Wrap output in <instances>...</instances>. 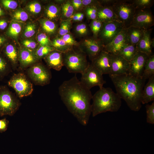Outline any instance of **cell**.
Instances as JSON below:
<instances>
[{"instance_id": "cell-24", "label": "cell", "mask_w": 154, "mask_h": 154, "mask_svg": "<svg viewBox=\"0 0 154 154\" xmlns=\"http://www.w3.org/2000/svg\"><path fill=\"white\" fill-rule=\"evenodd\" d=\"M39 22L44 32L48 35L52 36L58 33V28L54 22L44 18L40 19Z\"/></svg>"}, {"instance_id": "cell-44", "label": "cell", "mask_w": 154, "mask_h": 154, "mask_svg": "<svg viewBox=\"0 0 154 154\" xmlns=\"http://www.w3.org/2000/svg\"><path fill=\"white\" fill-rule=\"evenodd\" d=\"M1 3L5 8L11 9H16L18 5L17 3L14 0H3Z\"/></svg>"}, {"instance_id": "cell-46", "label": "cell", "mask_w": 154, "mask_h": 154, "mask_svg": "<svg viewBox=\"0 0 154 154\" xmlns=\"http://www.w3.org/2000/svg\"><path fill=\"white\" fill-rule=\"evenodd\" d=\"M70 1L75 12L79 11L83 8L82 0Z\"/></svg>"}, {"instance_id": "cell-10", "label": "cell", "mask_w": 154, "mask_h": 154, "mask_svg": "<svg viewBox=\"0 0 154 154\" xmlns=\"http://www.w3.org/2000/svg\"><path fill=\"white\" fill-rule=\"evenodd\" d=\"M124 28L123 23L118 21L103 23L97 38L102 42L105 46L110 42Z\"/></svg>"}, {"instance_id": "cell-19", "label": "cell", "mask_w": 154, "mask_h": 154, "mask_svg": "<svg viewBox=\"0 0 154 154\" xmlns=\"http://www.w3.org/2000/svg\"><path fill=\"white\" fill-rule=\"evenodd\" d=\"M152 30L151 29L145 30L143 38L136 45L138 51L149 55L152 54V48L154 47V39H151V37Z\"/></svg>"}, {"instance_id": "cell-30", "label": "cell", "mask_w": 154, "mask_h": 154, "mask_svg": "<svg viewBox=\"0 0 154 154\" xmlns=\"http://www.w3.org/2000/svg\"><path fill=\"white\" fill-rule=\"evenodd\" d=\"M74 31L76 36L80 37L88 36L90 30L87 25L84 23L77 24L74 28Z\"/></svg>"}, {"instance_id": "cell-20", "label": "cell", "mask_w": 154, "mask_h": 154, "mask_svg": "<svg viewBox=\"0 0 154 154\" xmlns=\"http://www.w3.org/2000/svg\"><path fill=\"white\" fill-rule=\"evenodd\" d=\"M97 19L103 23L118 21L112 7L108 6H100L98 7Z\"/></svg>"}, {"instance_id": "cell-35", "label": "cell", "mask_w": 154, "mask_h": 154, "mask_svg": "<svg viewBox=\"0 0 154 154\" xmlns=\"http://www.w3.org/2000/svg\"><path fill=\"white\" fill-rule=\"evenodd\" d=\"M103 23L98 19L91 20L89 27L93 36L98 38V35L101 30Z\"/></svg>"}, {"instance_id": "cell-9", "label": "cell", "mask_w": 154, "mask_h": 154, "mask_svg": "<svg viewBox=\"0 0 154 154\" xmlns=\"http://www.w3.org/2000/svg\"><path fill=\"white\" fill-rule=\"evenodd\" d=\"M81 74L80 82L90 90L96 86L101 88L106 83L104 79L103 74L91 63H89L86 68Z\"/></svg>"}, {"instance_id": "cell-49", "label": "cell", "mask_w": 154, "mask_h": 154, "mask_svg": "<svg viewBox=\"0 0 154 154\" xmlns=\"http://www.w3.org/2000/svg\"><path fill=\"white\" fill-rule=\"evenodd\" d=\"M117 0H99L100 3L102 6L112 7Z\"/></svg>"}, {"instance_id": "cell-14", "label": "cell", "mask_w": 154, "mask_h": 154, "mask_svg": "<svg viewBox=\"0 0 154 154\" xmlns=\"http://www.w3.org/2000/svg\"><path fill=\"white\" fill-rule=\"evenodd\" d=\"M111 70L110 74L119 75L128 74L129 62L119 55L110 54Z\"/></svg>"}, {"instance_id": "cell-21", "label": "cell", "mask_w": 154, "mask_h": 154, "mask_svg": "<svg viewBox=\"0 0 154 154\" xmlns=\"http://www.w3.org/2000/svg\"><path fill=\"white\" fill-rule=\"evenodd\" d=\"M145 31L132 26L126 29V36L129 44L137 45L143 38Z\"/></svg>"}, {"instance_id": "cell-18", "label": "cell", "mask_w": 154, "mask_h": 154, "mask_svg": "<svg viewBox=\"0 0 154 154\" xmlns=\"http://www.w3.org/2000/svg\"><path fill=\"white\" fill-rule=\"evenodd\" d=\"M50 68L60 71L64 66L63 53L56 50L51 52L44 58Z\"/></svg>"}, {"instance_id": "cell-31", "label": "cell", "mask_w": 154, "mask_h": 154, "mask_svg": "<svg viewBox=\"0 0 154 154\" xmlns=\"http://www.w3.org/2000/svg\"><path fill=\"white\" fill-rule=\"evenodd\" d=\"M22 28V26L19 23L13 21L11 23L7 33L10 37L16 38L21 33Z\"/></svg>"}, {"instance_id": "cell-17", "label": "cell", "mask_w": 154, "mask_h": 154, "mask_svg": "<svg viewBox=\"0 0 154 154\" xmlns=\"http://www.w3.org/2000/svg\"><path fill=\"white\" fill-rule=\"evenodd\" d=\"M38 60L35 51L24 47L20 48L19 50V61L21 68L31 66Z\"/></svg>"}, {"instance_id": "cell-5", "label": "cell", "mask_w": 154, "mask_h": 154, "mask_svg": "<svg viewBox=\"0 0 154 154\" xmlns=\"http://www.w3.org/2000/svg\"><path fill=\"white\" fill-rule=\"evenodd\" d=\"M117 20L125 28L129 27L133 20L136 9L131 0H117L112 7Z\"/></svg>"}, {"instance_id": "cell-53", "label": "cell", "mask_w": 154, "mask_h": 154, "mask_svg": "<svg viewBox=\"0 0 154 154\" xmlns=\"http://www.w3.org/2000/svg\"><path fill=\"white\" fill-rule=\"evenodd\" d=\"M4 13L3 10L0 7V16L3 15Z\"/></svg>"}, {"instance_id": "cell-4", "label": "cell", "mask_w": 154, "mask_h": 154, "mask_svg": "<svg viewBox=\"0 0 154 154\" xmlns=\"http://www.w3.org/2000/svg\"><path fill=\"white\" fill-rule=\"evenodd\" d=\"M86 55L80 50L73 48L63 53V61L65 66L70 73L82 74L88 67L89 63Z\"/></svg>"}, {"instance_id": "cell-42", "label": "cell", "mask_w": 154, "mask_h": 154, "mask_svg": "<svg viewBox=\"0 0 154 154\" xmlns=\"http://www.w3.org/2000/svg\"><path fill=\"white\" fill-rule=\"evenodd\" d=\"M67 44L72 47L78 46L79 43L77 41L72 35L68 33L63 36L60 37Z\"/></svg>"}, {"instance_id": "cell-27", "label": "cell", "mask_w": 154, "mask_h": 154, "mask_svg": "<svg viewBox=\"0 0 154 154\" xmlns=\"http://www.w3.org/2000/svg\"><path fill=\"white\" fill-rule=\"evenodd\" d=\"M5 53L13 66L16 67L19 61V51L15 46L11 44L7 45L5 48Z\"/></svg>"}, {"instance_id": "cell-36", "label": "cell", "mask_w": 154, "mask_h": 154, "mask_svg": "<svg viewBox=\"0 0 154 154\" xmlns=\"http://www.w3.org/2000/svg\"><path fill=\"white\" fill-rule=\"evenodd\" d=\"M29 18L27 13L22 9H19L12 14V18L14 21L19 23L26 21Z\"/></svg>"}, {"instance_id": "cell-1", "label": "cell", "mask_w": 154, "mask_h": 154, "mask_svg": "<svg viewBox=\"0 0 154 154\" xmlns=\"http://www.w3.org/2000/svg\"><path fill=\"white\" fill-rule=\"evenodd\" d=\"M59 94L68 110L84 126L88 122L92 113V95L76 75L64 81L58 88Z\"/></svg>"}, {"instance_id": "cell-41", "label": "cell", "mask_w": 154, "mask_h": 154, "mask_svg": "<svg viewBox=\"0 0 154 154\" xmlns=\"http://www.w3.org/2000/svg\"><path fill=\"white\" fill-rule=\"evenodd\" d=\"M98 7L93 6L85 7V14L88 19L92 20L97 19L98 8Z\"/></svg>"}, {"instance_id": "cell-28", "label": "cell", "mask_w": 154, "mask_h": 154, "mask_svg": "<svg viewBox=\"0 0 154 154\" xmlns=\"http://www.w3.org/2000/svg\"><path fill=\"white\" fill-rule=\"evenodd\" d=\"M51 46L55 50L63 53H65L73 48L67 44L59 36H56L52 40Z\"/></svg>"}, {"instance_id": "cell-45", "label": "cell", "mask_w": 154, "mask_h": 154, "mask_svg": "<svg viewBox=\"0 0 154 154\" xmlns=\"http://www.w3.org/2000/svg\"><path fill=\"white\" fill-rule=\"evenodd\" d=\"M82 1L83 7L93 6L98 7L100 6L99 0H82Z\"/></svg>"}, {"instance_id": "cell-48", "label": "cell", "mask_w": 154, "mask_h": 154, "mask_svg": "<svg viewBox=\"0 0 154 154\" xmlns=\"http://www.w3.org/2000/svg\"><path fill=\"white\" fill-rule=\"evenodd\" d=\"M9 121L6 118L0 119V132L1 133L6 131L8 128Z\"/></svg>"}, {"instance_id": "cell-8", "label": "cell", "mask_w": 154, "mask_h": 154, "mask_svg": "<svg viewBox=\"0 0 154 154\" xmlns=\"http://www.w3.org/2000/svg\"><path fill=\"white\" fill-rule=\"evenodd\" d=\"M79 49L88 56L92 61L104 50V45L98 38L93 36L84 38L79 43Z\"/></svg>"}, {"instance_id": "cell-15", "label": "cell", "mask_w": 154, "mask_h": 154, "mask_svg": "<svg viewBox=\"0 0 154 154\" xmlns=\"http://www.w3.org/2000/svg\"><path fill=\"white\" fill-rule=\"evenodd\" d=\"M128 44L126 29L124 28L110 42L104 46V50L110 54H117L124 47Z\"/></svg>"}, {"instance_id": "cell-34", "label": "cell", "mask_w": 154, "mask_h": 154, "mask_svg": "<svg viewBox=\"0 0 154 154\" xmlns=\"http://www.w3.org/2000/svg\"><path fill=\"white\" fill-rule=\"evenodd\" d=\"M55 50L51 46H39L35 51V55L38 60L44 58L52 51Z\"/></svg>"}, {"instance_id": "cell-2", "label": "cell", "mask_w": 154, "mask_h": 154, "mask_svg": "<svg viewBox=\"0 0 154 154\" xmlns=\"http://www.w3.org/2000/svg\"><path fill=\"white\" fill-rule=\"evenodd\" d=\"M109 75L120 98L125 100L131 110H139L142 106V92L146 80L128 74Z\"/></svg>"}, {"instance_id": "cell-52", "label": "cell", "mask_w": 154, "mask_h": 154, "mask_svg": "<svg viewBox=\"0 0 154 154\" xmlns=\"http://www.w3.org/2000/svg\"><path fill=\"white\" fill-rule=\"evenodd\" d=\"M5 40L4 37L0 36V45L3 43Z\"/></svg>"}, {"instance_id": "cell-11", "label": "cell", "mask_w": 154, "mask_h": 154, "mask_svg": "<svg viewBox=\"0 0 154 154\" xmlns=\"http://www.w3.org/2000/svg\"><path fill=\"white\" fill-rule=\"evenodd\" d=\"M27 74L35 84L42 86L49 83L51 77L49 70L41 64L31 66L28 69Z\"/></svg>"}, {"instance_id": "cell-51", "label": "cell", "mask_w": 154, "mask_h": 154, "mask_svg": "<svg viewBox=\"0 0 154 154\" xmlns=\"http://www.w3.org/2000/svg\"><path fill=\"white\" fill-rule=\"evenodd\" d=\"M78 17L77 21L80 22L82 21L84 19V15L83 13L80 12H78Z\"/></svg>"}, {"instance_id": "cell-13", "label": "cell", "mask_w": 154, "mask_h": 154, "mask_svg": "<svg viewBox=\"0 0 154 154\" xmlns=\"http://www.w3.org/2000/svg\"><path fill=\"white\" fill-rule=\"evenodd\" d=\"M150 56L138 51L129 62L128 74L133 76L142 77L144 66Z\"/></svg>"}, {"instance_id": "cell-16", "label": "cell", "mask_w": 154, "mask_h": 154, "mask_svg": "<svg viewBox=\"0 0 154 154\" xmlns=\"http://www.w3.org/2000/svg\"><path fill=\"white\" fill-rule=\"evenodd\" d=\"M92 64L103 74H110L111 70L110 54L104 50L92 61Z\"/></svg>"}, {"instance_id": "cell-6", "label": "cell", "mask_w": 154, "mask_h": 154, "mask_svg": "<svg viewBox=\"0 0 154 154\" xmlns=\"http://www.w3.org/2000/svg\"><path fill=\"white\" fill-rule=\"evenodd\" d=\"M20 105L19 100L7 89H0V116H12Z\"/></svg>"}, {"instance_id": "cell-38", "label": "cell", "mask_w": 154, "mask_h": 154, "mask_svg": "<svg viewBox=\"0 0 154 154\" xmlns=\"http://www.w3.org/2000/svg\"><path fill=\"white\" fill-rule=\"evenodd\" d=\"M146 113V121L150 124H154V102L151 104L145 106Z\"/></svg>"}, {"instance_id": "cell-33", "label": "cell", "mask_w": 154, "mask_h": 154, "mask_svg": "<svg viewBox=\"0 0 154 154\" xmlns=\"http://www.w3.org/2000/svg\"><path fill=\"white\" fill-rule=\"evenodd\" d=\"M136 10L150 9L154 3L153 0H131Z\"/></svg>"}, {"instance_id": "cell-47", "label": "cell", "mask_w": 154, "mask_h": 154, "mask_svg": "<svg viewBox=\"0 0 154 154\" xmlns=\"http://www.w3.org/2000/svg\"><path fill=\"white\" fill-rule=\"evenodd\" d=\"M7 65L6 62L0 56V76L3 75L7 71Z\"/></svg>"}, {"instance_id": "cell-29", "label": "cell", "mask_w": 154, "mask_h": 154, "mask_svg": "<svg viewBox=\"0 0 154 154\" xmlns=\"http://www.w3.org/2000/svg\"><path fill=\"white\" fill-rule=\"evenodd\" d=\"M154 75V55L152 54L147 61L144 66L142 77L145 80Z\"/></svg>"}, {"instance_id": "cell-40", "label": "cell", "mask_w": 154, "mask_h": 154, "mask_svg": "<svg viewBox=\"0 0 154 154\" xmlns=\"http://www.w3.org/2000/svg\"><path fill=\"white\" fill-rule=\"evenodd\" d=\"M37 39L40 46H51L52 41L44 32L39 33L37 36Z\"/></svg>"}, {"instance_id": "cell-12", "label": "cell", "mask_w": 154, "mask_h": 154, "mask_svg": "<svg viewBox=\"0 0 154 154\" xmlns=\"http://www.w3.org/2000/svg\"><path fill=\"white\" fill-rule=\"evenodd\" d=\"M154 25V16L150 8L136 10L130 27L146 30L151 29Z\"/></svg>"}, {"instance_id": "cell-32", "label": "cell", "mask_w": 154, "mask_h": 154, "mask_svg": "<svg viewBox=\"0 0 154 154\" xmlns=\"http://www.w3.org/2000/svg\"><path fill=\"white\" fill-rule=\"evenodd\" d=\"M72 22L70 19L61 20L57 33L58 36L61 37L70 32L72 27Z\"/></svg>"}, {"instance_id": "cell-43", "label": "cell", "mask_w": 154, "mask_h": 154, "mask_svg": "<svg viewBox=\"0 0 154 154\" xmlns=\"http://www.w3.org/2000/svg\"><path fill=\"white\" fill-rule=\"evenodd\" d=\"M22 43L24 47L33 51H35V49L37 48V42L31 39H24L22 41Z\"/></svg>"}, {"instance_id": "cell-26", "label": "cell", "mask_w": 154, "mask_h": 154, "mask_svg": "<svg viewBox=\"0 0 154 154\" xmlns=\"http://www.w3.org/2000/svg\"><path fill=\"white\" fill-rule=\"evenodd\" d=\"M138 52L136 45L128 44L124 47L117 54L129 62Z\"/></svg>"}, {"instance_id": "cell-50", "label": "cell", "mask_w": 154, "mask_h": 154, "mask_svg": "<svg viewBox=\"0 0 154 154\" xmlns=\"http://www.w3.org/2000/svg\"><path fill=\"white\" fill-rule=\"evenodd\" d=\"M7 23L5 20L2 19L0 20V29L4 30L7 26Z\"/></svg>"}, {"instance_id": "cell-3", "label": "cell", "mask_w": 154, "mask_h": 154, "mask_svg": "<svg viewBox=\"0 0 154 154\" xmlns=\"http://www.w3.org/2000/svg\"><path fill=\"white\" fill-rule=\"evenodd\" d=\"M91 104L92 116L108 112H116L121 104V99L110 88H100L92 96Z\"/></svg>"}, {"instance_id": "cell-25", "label": "cell", "mask_w": 154, "mask_h": 154, "mask_svg": "<svg viewBox=\"0 0 154 154\" xmlns=\"http://www.w3.org/2000/svg\"><path fill=\"white\" fill-rule=\"evenodd\" d=\"M75 13L74 8L70 0H65L61 5V20H66L69 19Z\"/></svg>"}, {"instance_id": "cell-7", "label": "cell", "mask_w": 154, "mask_h": 154, "mask_svg": "<svg viewBox=\"0 0 154 154\" xmlns=\"http://www.w3.org/2000/svg\"><path fill=\"white\" fill-rule=\"evenodd\" d=\"M8 84L15 90L19 98L29 95L33 90L32 84L21 73L14 74L9 81Z\"/></svg>"}, {"instance_id": "cell-37", "label": "cell", "mask_w": 154, "mask_h": 154, "mask_svg": "<svg viewBox=\"0 0 154 154\" xmlns=\"http://www.w3.org/2000/svg\"><path fill=\"white\" fill-rule=\"evenodd\" d=\"M36 26L32 23H28L25 26L23 33V36L26 38L32 37L34 35L36 32Z\"/></svg>"}, {"instance_id": "cell-39", "label": "cell", "mask_w": 154, "mask_h": 154, "mask_svg": "<svg viewBox=\"0 0 154 154\" xmlns=\"http://www.w3.org/2000/svg\"><path fill=\"white\" fill-rule=\"evenodd\" d=\"M27 10L33 14H38L41 11L42 7L40 4L37 1H32L28 3L26 6Z\"/></svg>"}, {"instance_id": "cell-22", "label": "cell", "mask_w": 154, "mask_h": 154, "mask_svg": "<svg viewBox=\"0 0 154 154\" xmlns=\"http://www.w3.org/2000/svg\"><path fill=\"white\" fill-rule=\"evenodd\" d=\"M154 100V75L148 79L142 91L141 102L142 104H148Z\"/></svg>"}, {"instance_id": "cell-23", "label": "cell", "mask_w": 154, "mask_h": 154, "mask_svg": "<svg viewBox=\"0 0 154 154\" xmlns=\"http://www.w3.org/2000/svg\"><path fill=\"white\" fill-rule=\"evenodd\" d=\"M61 5L50 3L44 10V18L55 22L60 19Z\"/></svg>"}]
</instances>
